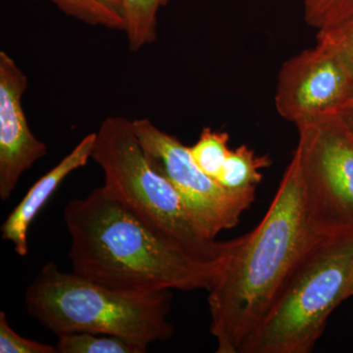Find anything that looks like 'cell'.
I'll use <instances>...</instances> for the list:
<instances>
[{"instance_id": "3", "label": "cell", "mask_w": 353, "mask_h": 353, "mask_svg": "<svg viewBox=\"0 0 353 353\" xmlns=\"http://www.w3.org/2000/svg\"><path fill=\"white\" fill-rule=\"evenodd\" d=\"M170 290L152 294L117 292L44 265L26 292L30 314L58 334L85 332L123 336L150 345L169 340Z\"/></svg>"}, {"instance_id": "13", "label": "cell", "mask_w": 353, "mask_h": 353, "mask_svg": "<svg viewBox=\"0 0 353 353\" xmlns=\"http://www.w3.org/2000/svg\"><path fill=\"white\" fill-rule=\"evenodd\" d=\"M129 50L137 52L157 41V14L168 0H122Z\"/></svg>"}, {"instance_id": "16", "label": "cell", "mask_w": 353, "mask_h": 353, "mask_svg": "<svg viewBox=\"0 0 353 353\" xmlns=\"http://www.w3.org/2000/svg\"><path fill=\"white\" fill-rule=\"evenodd\" d=\"M353 17V0H305L304 19L310 27L327 29Z\"/></svg>"}, {"instance_id": "6", "label": "cell", "mask_w": 353, "mask_h": 353, "mask_svg": "<svg viewBox=\"0 0 353 353\" xmlns=\"http://www.w3.org/2000/svg\"><path fill=\"white\" fill-rule=\"evenodd\" d=\"M304 201L317 236L353 231V134L340 114L296 125Z\"/></svg>"}, {"instance_id": "15", "label": "cell", "mask_w": 353, "mask_h": 353, "mask_svg": "<svg viewBox=\"0 0 353 353\" xmlns=\"http://www.w3.org/2000/svg\"><path fill=\"white\" fill-rule=\"evenodd\" d=\"M228 143L229 134L226 132L204 128L196 143L189 146L190 155L203 173L217 181L231 152Z\"/></svg>"}, {"instance_id": "2", "label": "cell", "mask_w": 353, "mask_h": 353, "mask_svg": "<svg viewBox=\"0 0 353 353\" xmlns=\"http://www.w3.org/2000/svg\"><path fill=\"white\" fill-rule=\"evenodd\" d=\"M64 222L72 271L117 292L208 290L224 263L204 261L160 238L102 187L70 201Z\"/></svg>"}, {"instance_id": "8", "label": "cell", "mask_w": 353, "mask_h": 353, "mask_svg": "<svg viewBox=\"0 0 353 353\" xmlns=\"http://www.w3.org/2000/svg\"><path fill=\"white\" fill-rule=\"evenodd\" d=\"M353 97V79L324 44L301 51L285 62L279 74L275 105L294 125L347 108Z\"/></svg>"}, {"instance_id": "21", "label": "cell", "mask_w": 353, "mask_h": 353, "mask_svg": "<svg viewBox=\"0 0 353 353\" xmlns=\"http://www.w3.org/2000/svg\"><path fill=\"white\" fill-rule=\"evenodd\" d=\"M353 108V97H352V101H350V104H348V106L347 108Z\"/></svg>"}, {"instance_id": "7", "label": "cell", "mask_w": 353, "mask_h": 353, "mask_svg": "<svg viewBox=\"0 0 353 353\" xmlns=\"http://www.w3.org/2000/svg\"><path fill=\"white\" fill-rule=\"evenodd\" d=\"M132 125L148 161L174 185L204 238L216 241L221 232L238 225L254 201L256 190L225 189L197 167L189 146L150 119L134 120Z\"/></svg>"}, {"instance_id": "20", "label": "cell", "mask_w": 353, "mask_h": 353, "mask_svg": "<svg viewBox=\"0 0 353 353\" xmlns=\"http://www.w3.org/2000/svg\"><path fill=\"white\" fill-rule=\"evenodd\" d=\"M348 299H350V296H353V279L352 281V284L350 285V289H348Z\"/></svg>"}, {"instance_id": "5", "label": "cell", "mask_w": 353, "mask_h": 353, "mask_svg": "<svg viewBox=\"0 0 353 353\" xmlns=\"http://www.w3.org/2000/svg\"><path fill=\"white\" fill-rule=\"evenodd\" d=\"M352 279L353 231L316 239L241 353L312 352Z\"/></svg>"}, {"instance_id": "17", "label": "cell", "mask_w": 353, "mask_h": 353, "mask_svg": "<svg viewBox=\"0 0 353 353\" xmlns=\"http://www.w3.org/2000/svg\"><path fill=\"white\" fill-rule=\"evenodd\" d=\"M317 43L333 51L353 79V17L333 27L319 30Z\"/></svg>"}, {"instance_id": "4", "label": "cell", "mask_w": 353, "mask_h": 353, "mask_svg": "<svg viewBox=\"0 0 353 353\" xmlns=\"http://www.w3.org/2000/svg\"><path fill=\"white\" fill-rule=\"evenodd\" d=\"M92 159L103 172L104 190L153 233L204 261H225L234 240L202 236L174 185L148 161L132 121L121 116L103 120L95 132Z\"/></svg>"}, {"instance_id": "10", "label": "cell", "mask_w": 353, "mask_h": 353, "mask_svg": "<svg viewBox=\"0 0 353 353\" xmlns=\"http://www.w3.org/2000/svg\"><path fill=\"white\" fill-rule=\"evenodd\" d=\"M95 143V132L87 134L50 171L39 179L17 206L11 211L1 227L2 239L13 243L14 250L20 256H26L29 252L28 232L32 220L50 201L65 179L74 171L85 167L92 159Z\"/></svg>"}, {"instance_id": "19", "label": "cell", "mask_w": 353, "mask_h": 353, "mask_svg": "<svg viewBox=\"0 0 353 353\" xmlns=\"http://www.w3.org/2000/svg\"><path fill=\"white\" fill-rule=\"evenodd\" d=\"M339 114H340L341 119H343L345 124L347 125L348 129L353 134V108L343 109Z\"/></svg>"}, {"instance_id": "18", "label": "cell", "mask_w": 353, "mask_h": 353, "mask_svg": "<svg viewBox=\"0 0 353 353\" xmlns=\"http://www.w3.org/2000/svg\"><path fill=\"white\" fill-rule=\"evenodd\" d=\"M57 347L26 339L10 326L6 312H0V353H55Z\"/></svg>"}, {"instance_id": "1", "label": "cell", "mask_w": 353, "mask_h": 353, "mask_svg": "<svg viewBox=\"0 0 353 353\" xmlns=\"http://www.w3.org/2000/svg\"><path fill=\"white\" fill-rule=\"evenodd\" d=\"M319 236L311 229L296 155L266 214L233 246L208 290L217 353H241L294 267Z\"/></svg>"}, {"instance_id": "11", "label": "cell", "mask_w": 353, "mask_h": 353, "mask_svg": "<svg viewBox=\"0 0 353 353\" xmlns=\"http://www.w3.org/2000/svg\"><path fill=\"white\" fill-rule=\"evenodd\" d=\"M271 163L270 158L266 155L257 157L248 146H239L230 152L217 182L234 192L256 190L263 176L262 169L268 168Z\"/></svg>"}, {"instance_id": "14", "label": "cell", "mask_w": 353, "mask_h": 353, "mask_svg": "<svg viewBox=\"0 0 353 353\" xmlns=\"http://www.w3.org/2000/svg\"><path fill=\"white\" fill-rule=\"evenodd\" d=\"M59 353H145L148 345L123 336L74 332L58 334Z\"/></svg>"}, {"instance_id": "9", "label": "cell", "mask_w": 353, "mask_h": 353, "mask_svg": "<svg viewBox=\"0 0 353 353\" xmlns=\"http://www.w3.org/2000/svg\"><path fill=\"white\" fill-rule=\"evenodd\" d=\"M28 77L6 51H0V199L6 201L21 176L48 154L28 123L23 95Z\"/></svg>"}, {"instance_id": "12", "label": "cell", "mask_w": 353, "mask_h": 353, "mask_svg": "<svg viewBox=\"0 0 353 353\" xmlns=\"http://www.w3.org/2000/svg\"><path fill=\"white\" fill-rule=\"evenodd\" d=\"M41 1V0H34ZM70 16L94 27L125 31L122 0H48Z\"/></svg>"}]
</instances>
